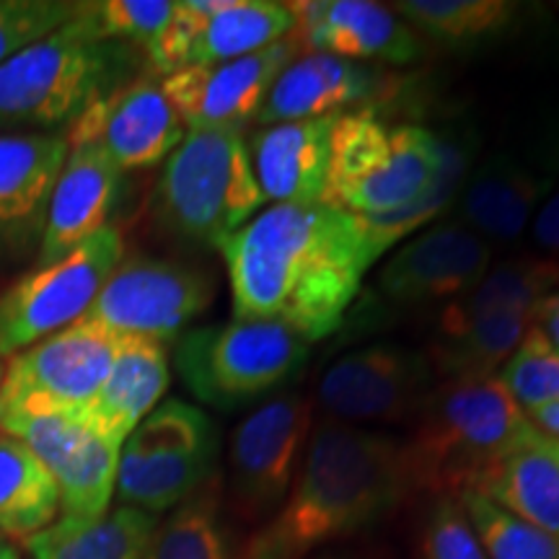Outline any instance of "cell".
<instances>
[{"label":"cell","instance_id":"74e56055","mask_svg":"<svg viewBox=\"0 0 559 559\" xmlns=\"http://www.w3.org/2000/svg\"><path fill=\"white\" fill-rule=\"evenodd\" d=\"M223 5V0H179L158 37L151 41L145 58L153 73L171 75L190 66V52L205 21Z\"/></svg>","mask_w":559,"mask_h":559},{"label":"cell","instance_id":"d4e9b609","mask_svg":"<svg viewBox=\"0 0 559 559\" xmlns=\"http://www.w3.org/2000/svg\"><path fill=\"white\" fill-rule=\"evenodd\" d=\"M169 389V358L160 342L124 337L107 381L83 412V419L111 443L124 445L130 432L156 409Z\"/></svg>","mask_w":559,"mask_h":559},{"label":"cell","instance_id":"6da1fadb","mask_svg":"<svg viewBox=\"0 0 559 559\" xmlns=\"http://www.w3.org/2000/svg\"><path fill=\"white\" fill-rule=\"evenodd\" d=\"M236 319H272L306 342L330 337L379 260L358 215L326 202L257 213L221 243Z\"/></svg>","mask_w":559,"mask_h":559},{"label":"cell","instance_id":"4fadbf2b","mask_svg":"<svg viewBox=\"0 0 559 559\" xmlns=\"http://www.w3.org/2000/svg\"><path fill=\"white\" fill-rule=\"evenodd\" d=\"M428 355L396 342H373L342 355L321 376L319 404L326 419L345 425L400 423L415 417L432 391Z\"/></svg>","mask_w":559,"mask_h":559},{"label":"cell","instance_id":"603a6c76","mask_svg":"<svg viewBox=\"0 0 559 559\" xmlns=\"http://www.w3.org/2000/svg\"><path fill=\"white\" fill-rule=\"evenodd\" d=\"M551 179L508 153H495L469 171L459 194V223L492 243H513L539 210Z\"/></svg>","mask_w":559,"mask_h":559},{"label":"cell","instance_id":"ac0fdd59","mask_svg":"<svg viewBox=\"0 0 559 559\" xmlns=\"http://www.w3.org/2000/svg\"><path fill=\"white\" fill-rule=\"evenodd\" d=\"M400 88L402 81L368 62L306 52L272 83L257 122L267 128L277 122L337 117L353 109H379V104L400 96Z\"/></svg>","mask_w":559,"mask_h":559},{"label":"cell","instance_id":"7c38bea8","mask_svg":"<svg viewBox=\"0 0 559 559\" xmlns=\"http://www.w3.org/2000/svg\"><path fill=\"white\" fill-rule=\"evenodd\" d=\"M215 285L192 264L128 257L117 264L81 321L153 342L177 340L213 304Z\"/></svg>","mask_w":559,"mask_h":559},{"label":"cell","instance_id":"1f68e13d","mask_svg":"<svg viewBox=\"0 0 559 559\" xmlns=\"http://www.w3.org/2000/svg\"><path fill=\"white\" fill-rule=\"evenodd\" d=\"M389 9L425 37L459 47L500 34L519 5L502 0H402Z\"/></svg>","mask_w":559,"mask_h":559},{"label":"cell","instance_id":"277c9868","mask_svg":"<svg viewBox=\"0 0 559 559\" xmlns=\"http://www.w3.org/2000/svg\"><path fill=\"white\" fill-rule=\"evenodd\" d=\"M135 47L96 37L81 3L73 21L0 66V132L70 128L91 104L135 81Z\"/></svg>","mask_w":559,"mask_h":559},{"label":"cell","instance_id":"7a4b0ae2","mask_svg":"<svg viewBox=\"0 0 559 559\" xmlns=\"http://www.w3.org/2000/svg\"><path fill=\"white\" fill-rule=\"evenodd\" d=\"M407 495L394 438L324 419L311 430L288 498L243 542V559H306L386 519Z\"/></svg>","mask_w":559,"mask_h":559},{"label":"cell","instance_id":"ffe728a7","mask_svg":"<svg viewBox=\"0 0 559 559\" xmlns=\"http://www.w3.org/2000/svg\"><path fill=\"white\" fill-rule=\"evenodd\" d=\"M122 171L96 145L68 151L45 213L39 262L52 264L109 226V213L120 194Z\"/></svg>","mask_w":559,"mask_h":559},{"label":"cell","instance_id":"5b68a950","mask_svg":"<svg viewBox=\"0 0 559 559\" xmlns=\"http://www.w3.org/2000/svg\"><path fill=\"white\" fill-rule=\"evenodd\" d=\"M440 138L419 124H391L379 109L334 117L324 202L360 218L389 215L425 198L440 177Z\"/></svg>","mask_w":559,"mask_h":559},{"label":"cell","instance_id":"d6986e66","mask_svg":"<svg viewBox=\"0 0 559 559\" xmlns=\"http://www.w3.org/2000/svg\"><path fill=\"white\" fill-rule=\"evenodd\" d=\"M288 5L296 19L293 37L300 50L368 66H407L423 55L415 29L389 5L370 0H298Z\"/></svg>","mask_w":559,"mask_h":559},{"label":"cell","instance_id":"f546056e","mask_svg":"<svg viewBox=\"0 0 559 559\" xmlns=\"http://www.w3.org/2000/svg\"><path fill=\"white\" fill-rule=\"evenodd\" d=\"M145 559H243L223 513L218 477L190 495L153 531Z\"/></svg>","mask_w":559,"mask_h":559},{"label":"cell","instance_id":"60d3db41","mask_svg":"<svg viewBox=\"0 0 559 559\" xmlns=\"http://www.w3.org/2000/svg\"><path fill=\"white\" fill-rule=\"evenodd\" d=\"M526 415L534 428H539L544 432H549V436L559 438V402L547 404V407H539V409H531V412H526Z\"/></svg>","mask_w":559,"mask_h":559},{"label":"cell","instance_id":"ee69618b","mask_svg":"<svg viewBox=\"0 0 559 559\" xmlns=\"http://www.w3.org/2000/svg\"><path fill=\"white\" fill-rule=\"evenodd\" d=\"M3 370H5V366H3V360H0V383H3Z\"/></svg>","mask_w":559,"mask_h":559},{"label":"cell","instance_id":"e575fe53","mask_svg":"<svg viewBox=\"0 0 559 559\" xmlns=\"http://www.w3.org/2000/svg\"><path fill=\"white\" fill-rule=\"evenodd\" d=\"M174 11L171 0H99V3H83L91 32L99 39L122 41L138 47L140 52L158 37L164 24Z\"/></svg>","mask_w":559,"mask_h":559},{"label":"cell","instance_id":"d590c367","mask_svg":"<svg viewBox=\"0 0 559 559\" xmlns=\"http://www.w3.org/2000/svg\"><path fill=\"white\" fill-rule=\"evenodd\" d=\"M70 0H0V66L79 16Z\"/></svg>","mask_w":559,"mask_h":559},{"label":"cell","instance_id":"3957f363","mask_svg":"<svg viewBox=\"0 0 559 559\" xmlns=\"http://www.w3.org/2000/svg\"><path fill=\"white\" fill-rule=\"evenodd\" d=\"M531 428L500 376L443 381L415 412L400 443L409 495L432 500L474 492L502 451Z\"/></svg>","mask_w":559,"mask_h":559},{"label":"cell","instance_id":"836d02e7","mask_svg":"<svg viewBox=\"0 0 559 559\" xmlns=\"http://www.w3.org/2000/svg\"><path fill=\"white\" fill-rule=\"evenodd\" d=\"M459 500L469 513L487 559H559V542L544 531L506 513L477 492L461 495Z\"/></svg>","mask_w":559,"mask_h":559},{"label":"cell","instance_id":"44dd1931","mask_svg":"<svg viewBox=\"0 0 559 559\" xmlns=\"http://www.w3.org/2000/svg\"><path fill=\"white\" fill-rule=\"evenodd\" d=\"M334 117L277 122L247 140L262 198L285 202H324L330 174Z\"/></svg>","mask_w":559,"mask_h":559},{"label":"cell","instance_id":"7402d4cb","mask_svg":"<svg viewBox=\"0 0 559 559\" xmlns=\"http://www.w3.org/2000/svg\"><path fill=\"white\" fill-rule=\"evenodd\" d=\"M474 492L559 542V438L531 425L489 466Z\"/></svg>","mask_w":559,"mask_h":559},{"label":"cell","instance_id":"f1b7e54d","mask_svg":"<svg viewBox=\"0 0 559 559\" xmlns=\"http://www.w3.org/2000/svg\"><path fill=\"white\" fill-rule=\"evenodd\" d=\"M296 19L288 3L275 0H223L202 26L190 52V66H215L262 52L290 37ZM187 66V68H190Z\"/></svg>","mask_w":559,"mask_h":559},{"label":"cell","instance_id":"8992f818","mask_svg":"<svg viewBox=\"0 0 559 559\" xmlns=\"http://www.w3.org/2000/svg\"><path fill=\"white\" fill-rule=\"evenodd\" d=\"M262 190L239 130H192L166 158L153 210L177 239L194 247H221L254 218Z\"/></svg>","mask_w":559,"mask_h":559},{"label":"cell","instance_id":"7bdbcfd3","mask_svg":"<svg viewBox=\"0 0 559 559\" xmlns=\"http://www.w3.org/2000/svg\"><path fill=\"white\" fill-rule=\"evenodd\" d=\"M551 153H555V156H549V158L555 160V164H559V124H557L555 135H551Z\"/></svg>","mask_w":559,"mask_h":559},{"label":"cell","instance_id":"b9f144b4","mask_svg":"<svg viewBox=\"0 0 559 559\" xmlns=\"http://www.w3.org/2000/svg\"><path fill=\"white\" fill-rule=\"evenodd\" d=\"M0 559H19L16 549H13V544H11V542L0 539Z\"/></svg>","mask_w":559,"mask_h":559},{"label":"cell","instance_id":"f35d334b","mask_svg":"<svg viewBox=\"0 0 559 559\" xmlns=\"http://www.w3.org/2000/svg\"><path fill=\"white\" fill-rule=\"evenodd\" d=\"M531 236L536 247L549 251V257H559V185L536 210Z\"/></svg>","mask_w":559,"mask_h":559},{"label":"cell","instance_id":"9c48e42d","mask_svg":"<svg viewBox=\"0 0 559 559\" xmlns=\"http://www.w3.org/2000/svg\"><path fill=\"white\" fill-rule=\"evenodd\" d=\"M122 334L91 321L45 337L13 355L0 383V419L32 415L81 417L107 381Z\"/></svg>","mask_w":559,"mask_h":559},{"label":"cell","instance_id":"52a82bcc","mask_svg":"<svg viewBox=\"0 0 559 559\" xmlns=\"http://www.w3.org/2000/svg\"><path fill=\"white\" fill-rule=\"evenodd\" d=\"M309 342L272 319H234L185 332L174 362L202 404L230 412L275 394L304 370Z\"/></svg>","mask_w":559,"mask_h":559},{"label":"cell","instance_id":"e0dca14e","mask_svg":"<svg viewBox=\"0 0 559 559\" xmlns=\"http://www.w3.org/2000/svg\"><path fill=\"white\" fill-rule=\"evenodd\" d=\"M492 247L464 223L443 221L404 243L383 264L381 293L396 306L459 300L487 275Z\"/></svg>","mask_w":559,"mask_h":559},{"label":"cell","instance_id":"30bf717a","mask_svg":"<svg viewBox=\"0 0 559 559\" xmlns=\"http://www.w3.org/2000/svg\"><path fill=\"white\" fill-rule=\"evenodd\" d=\"M122 260L120 228L104 226L68 257L21 277L0 296V360L86 317Z\"/></svg>","mask_w":559,"mask_h":559},{"label":"cell","instance_id":"ba28073f","mask_svg":"<svg viewBox=\"0 0 559 559\" xmlns=\"http://www.w3.org/2000/svg\"><path fill=\"white\" fill-rule=\"evenodd\" d=\"M218 432L200 407L169 400L151 412L120 451L117 498L158 515L174 510L215 477Z\"/></svg>","mask_w":559,"mask_h":559},{"label":"cell","instance_id":"d6a6232c","mask_svg":"<svg viewBox=\"0 0 559 559\" xmlns=\"http://www.w3.org/2000/svg\"><path fill=\"white\" fill-rule=\"evenodd\" d=\"M498 376L523 412L557 404L559 345L539 324H531Z\"/></svg>","mask_w":559,"mask_h":559},{"label":"cell","instance_id":"4dcf8cb0","mask_svg":"<svg viewBox=\"0 0 559 559\" xmlns=\"http://www.w3.org/2000/svg\"><path fill=\"white\" fill-rule=\"evenodd\" d=\"M559 288V257H521L487 270L477 288L440 311L438 321H464L498 309L536 311Z\"/></svg>","mask_w":559,"mask_h":559},{"label":"cell","instance_id":"ab89813d","mask_svg":"<svg viewBox=\"0 0 559 559\" xmlns=\"http://www.w3.org/2000/svg\"><path fill=\"white\" fill-rule=\"evenodd\" d=\"M534 321L559 345V293H551L536 306Z\"/></svg>","mask_w":559,"mask_h":559},{"label":"cell","instance_id":"5bb4252c","mask_svg":"<svg viewBox=\"0 0 559 559\" xmlns=\"http://www.w3.org/2000/svg\"><path fill=\"white\" fill-rule=\"evenodd\" d=\"M0 430L37 456L60 489V508L73 519H102L117 487L122 445L75 415L0 419Z\"/></svg>","mask_w":559,"mask_h":559},{"label":"cell","instance_id":"8fae6325","mask_svg":"<svg viewBox=\"0 0 559 559\" xmlns=\"http://www.w3.org/2000/svg\"><path fill=\"white\" fill-rule=\"evenodd\" d=\"M313 430V404L300 391L270 396L230 436L228 495L243 523H267L288 498Z\"/></svg>","mask_w":559,"mask_h":559},{"label":"cell","instance_id":"484cf974","mask_svg":"<svg viewBox=\"0 0 559 559\" xmlns=\"http://www.w3.org/2000/svg\"><path fill=\"white\" fill-rule=\"evenodd\" d=\"M536 324L534 311L498 309L464 321H438L428 349L432 373L443 381L485 379L519 347L528 326Z\"/></svg>","mask_w":559,"mask_h":559},{"label":"cell","instance_id":"4316f807","mask_svg":"<svg viewBox=\"0 0 559 559\" xmlns=\"http://www.w3.org/2000/svg\"><path fill=\"white\" fill-rule=\"evenodd\" d=\"M158 515L120 506L102 519L62 515L26 542L32 559H145Z\"/></svg>","mask_w":559,"mask_h":559},{"label":"cell","instance_id":"83f0119b","mask_svg":"<svg viewBox=\"0 0 559 559\" xmlns=\"http://www.w3.org/2000/svg\"><path fill=\"white\" fill-rule=\"evenodd\" d=\"M60 489L47 466L11 436H0V539L29 542L58 521Z\"/></svg>","mask_w":559,"mask_h":559},{"label":"cell","instance_id":"cb8c5ba5","mask_svg":"<svg viewBox=\"0 0 559 559\" xmlns=\"http://www.w3.org/2000/svg\"><path fill=\"white\" fill-rule=\"evenodd\" d=\"M68 151L70 145L62 135H0V239H24L45 228L47 205Z\"/></svg>","mask_w":559,"mask_h":559},{"label":"cell","instance_id":"9a60e30c","mask_svg":"<svg viewBox=\"0 0 559 559\" xmlns=\"http://www.w3.org/2000/svg\"><path fill=\"white\" fill-rule=\"evenodd\" d=\"M298 39L215 66H190L164 75L160 88L187 130H239L257 120L277 75L298 58Z\"/></svg>","mask_w":559,"mask_h":559},{"label":"cell","instance_id":"8d00e7d4","mask_svg":"<svg viewBox=\"0 0 559 559\" xmlns=\"http://www.w3.org/2000/svg\"><path fill=\"white\" fill-rule=\"evenodd\" d=\"M419 559H487L469 513L459 498L432 500L419 534Z\"/></svg>","mask_w":559,"mask_h":559},{"label":"cell","instance_id":"2e32d148","mask_svg":"<svg viewBox=\"0 0 559 559\" xmlns=\"http://www.w3.org/2000/svg\"><path fill=\"white\" fill-rule=\"evenodd\" d=\"M187 128L166 99L160 81L138 75L104 96L68 128V145H96L120 171L158 166L177 151Z\"/></svg>","mask_w":559,"mask_h":559}]
</instances>
